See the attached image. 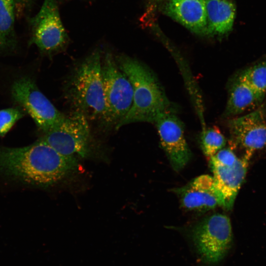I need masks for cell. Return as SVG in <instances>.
Listing matches in <instances>:
<instances>
[{
    "mask_svg": "<svg viewBox=\"0 0 266 266\" xmlns=\"http://www.w3.org/2000/svg\"><path fill=\"white\" fill-rule=\"evenodd\" d=\"M164 0H157V2H158V1H164Z\"/></svg>",
    "mask_w": 266,
    "mask_h": 266,
    "instance_id": "obj_21",
    "label": "cell"
},
{
    "mask_svg": "<svg viewBox=\"0 0 266 266\" xmlns=\"http://www.w3.org/2000/svg\"><path fill=\"white\" fill-rule=\"evenodd\" d=\"M15 7L16 17L20 19L31 11L35 0H13Z\"/></svg>",
    "mask_w": 266,
    "mask_h": 266,
    "instance_id": "obj_20",
    "label": "cell"
},
{
    "mask_svg": "<svg viewBox=\"0 0 266 266\" xmlns=\"http://www.w3.org/2000/svg\"><path fill=\"white\" fill-rule=\"evenodd\" d=\"M162 12L192 33L207 36L204 0H165Z\"/></svg>",
    "mask_w": 266,
    "mask_h": 266,
    "instance_id": "obj_12",
    "label": "cell"
},
{
    "mask_svg": "<svg viewBox=\"0 0 266 266\" xmlns=\"http://www.w3.org/2000/svg\"><path fill=\"white\" fill-rule=\"evenodd\" d=\"M26 114L19 106L0 110V136H4L14 124Z\"/></svg>",
    "mask_w": 266,
    "mask_h": 266,
    "instance_id": "obj_19",
    "label": "cell"
},
{
    "mask_svg": "<svg viewBox=\"0 0 266 266\" xmlns=\"http://www.w3.org/2000/svg\"><path fill=\"white\" fill-rule=\"evenodd\" d=\"M226 139L215 127L203 130L200 136V146L204 155L209 159L224 147Z\"/></svg>",
    "mask_w": 266,
    "mask_h": 266,
    "instance_id": "obj_17",
    "label": "cell"
},
{
    "mask_svg": "<svg viewBox=\"0 0 266 266\" xmlns=\"http://www.w3.org/2000/svg\"><path fill=\"white\" fill-rule=\"evenodd\" d=\"M265 95L253 88L237 74L229 85L224 116H235L246 111L256 109L261 105Z\"/></svg>",
    "mask_w": 266,
    "mask_h": 266,
    "instance_id": "obj_14",
    "label": "cell"
},
{
    "mask_svg": "<svg viewBox=\"0 0 266 266\" xmlns=\"http://www.w3.org/2000/svg\"><path fill=\"white\" fill-rule=\"evenodd\" d=\"M119 68L129 79L133 89L132 105L116 126L135 122L154 123L163 114L174 111V107L156 75L138 60L122 54L116 57Z\"/></svg>",
    "mask_w": 266,
    "mask_h": 266,
    "instance_id": "obj_2",
    "label": "cell"
},
{
    "mask_svg": "<svg viewBox=\"0 0 266 266\" xmlns=\"http://www.w3.org/2000/svg\"><path fill=\"white\" fill-rule=\"evenodd\" d=\"M16 17L14 0H0V54L12 53L18 48Z\"/></svg>",
    "mask_w": 266,
    "mask_h": 266,
    "instance_id": "obj_16",
    "label": "cell"
},
{
    "mask_svg": "<svg viewBox=\"0 0 266 266\" xmlns=\"http://www.w3.org/2000/svg\"><path fill=\"white\" fill-rule=\"evenodd\" d=\"M101 59L100 49H96L74 68L65 88L74 111L100 122L105 111Z\"/></svg>",
    "mask_w": 266,
    "mask_h": 266,
    "instance_id": "obj_3",
    "label": "cell"
},
{
    "mask_svg": "<svg viewBox=\"0 0 266 266\" xmlns=\"http://www.w3.org/2000/svg\"><path fill=\"white\" fill-rule=\"evenodd\" d=\"M198 266H220L233 243L230 220L217 213L203 219L188 234Z\"/></svg>",
    "mask_w": 266,
    "mask_h": 266,
    "instance_id": "obj_4",
    "label": "cell"
},
{
    "mask_svg": "<svg viewBox=\"0 0 266 266\" xmlns=\"http://www.w3.org/2000/svg\"><path fill=\"white\" fill-rule=\"evenodd\" d=\"M215 185L222 194L225 208L231 209L247 171L248 161L238 159L234 163L222 164L209 159Z\"/></svg>",
    "mask_w": 266,
    "mask_h": 266,
    "instance_id": "obj_13",
    "label": "cell"
},
{
    "mask_svg": "<svg viewBox=\"0 0 266 266\" xmlns=\"http://www.w3.org/2000/svg\"><path fill=\"white\" fill-rule=\"evenodd\" d=\"M10 92L13 101L31 116L42 133L58 126L66 116L56 108L29 76L22 75L14 80Z\"/></svg>",
    "mask_w": 266,
    "mask_h": 266,
    "instance_id": "obj_7",
    "label": "cell"
},
{
    "mask_svg": "<svg viewBox=\"0 0 266 266\" xmlns=\"http://www.w3.org/2000/svg\"><path fill=\"white\" fill-rule=\"evenodd\" d=\"M101 73L105 111L101 123L106 127H116L132 105L133 87L110 52L101 59Z\"/></svg>",
    "mask_w": 266,
    "mask_h": 266,
    "instance_id": "obj_5",
    "label": "cell"
},
{
    "mask_svg": "<svg viewBox=\"0 0 266 266\" xmlns=\"http://www.w3.org/2000/svg\"><path fill=\"white\" fill-rule=\"evenodd\" d=\"M77 166L74 156L63 155L39 139L26 146L0 147V175L28 185L49 187Z\"/></svg>",
    "mask_w": 266,
    "mask_h": 266,
    "instance_id": "obj_1",
    "label": "cell"
},
{
    "mask_svg": "<svg viewBox=\"0 0 266 266\" xmlns=\"http://www.w3.org/2000/svg\"><path fill=\"white\" fill-rule=\"evenodd\" d=\"M39 139L61 154L86 157L90 152V130L87 118L73 111L53 129L43 133Z\"/></svg>",
    "mask_w": 266,
    "mask_h": 266,
    "instance_id": "obj_8",
    "label": "cell"
},
{
    "mask_svg": "<svg viewBox=\"0 0 266 266\" xmlns=\"http://www.w3.org/2000/svg\"><path fill=\"white\" fill-rule=\"evenodd\" d=\"M58 4L57 0H44L39 11L28 20L29 45L34 44L41 53L50 57L63 51L69 42Z\"/></svg>",
    "mask_w": 266,
    "mask_h": 266,
    "instance_id": "obj_6",
    "label": "cell"
},
{
    "mask_svg": "<svg viewBox=\"0 0 266 266\" xmlns=\"http://www.w3.org/2000/svg\"><path fill=\"white\" fill-rule=\"evenodd\" d=\"M152 1H157L158 0H152Z\"/></svg>",
    "mask_w": 266,
    "mask_h": 266,
    "instance_id": "obj_22",
    "label": "cell"
},
{
    "mask_svg": "<svg viewBox=\"0 0 266 266\" xmlns=\"http://www.w3.org/2000/svg\"><path fill=\"white\" fill-rule=\"evenodd\" d=\"M208 36H222L233 28L236 13L234 0H204Z\"/></svg>",
    "mask_w": 266,
    "mask_h": 266,
    "instance_id": "obj_15",
    "label": "cell"
},
{
    "mask_svg": "<svg viewBox=\"0 0 266 266\" xmlns=\"http://www.w3.org/2000/svg\"><path fill=\"white\" fill-rule=\"evenodd\" d=\"M230 144L245 152L243 158L249 161L253 153L266 145V110L261 104L249 113L229 122Z\"/></svg>",
    "mask_w": 266,
    "mask_h": 266,
    "instance_id": "obj_9",
    "label": "cell"
},
{
    "mask_svg": "<svg viewBox=\"0 0 266 266\" xmlns=\"http://www.w3.org/2000/svg\"><path fill=\"white\" fill-rule=\"evenodd\" d=\"M163 149L174 170L179 171L189 162L191 153L184 135V125L174 111L165 113L154 123Z\"/></svg>",
    "mask_w": 266,
    "mask_h": 266,
    "instance_id": "obj_10",
    "label": "cell"
},
{
    "mask_svg": "<svg viewBox=\"0 0 266 266\" xmlns=\"http://www.w3.org/2000/svg\"><path fill=\"white\" fill-rule=\"evenodd\" d=\"M182 206L189 210L206 211L218 206L225 208V202L213 177L201 175L186 185L175 190Z\"/></svg>",
    "mask_w": 266,
    "mask_h": 266,
    "instance_id": "obj_11",
    "label": "cell"
},
{
    "mask_svg": "<svg viewBox=\"0 0 266 266\" xmlns=\"http://www.w3.org/2000/svg\"><path fill=\"white\" fill-rule=\"evenodd\" d=\"M238 74L253 88L261 93H266V60L253 65Z\"/></svg>",
    "mask_w": 266,
    "mask_h": 266,
    "instance_id": "obj_18",
    "label": "cell"
}]
</instances>
